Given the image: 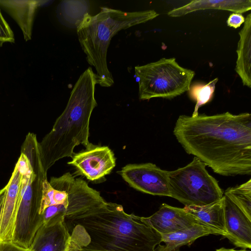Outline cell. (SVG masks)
<instances>
[{"instance_id":"obj_1","label":"cell","mask_w":251,"mask_h":251,"mask_svg":"<svg viewBox=\"0 0 251 251\" xmlns=\"http://www.w3.org/2000/svg\"><path fill=\"white\" fill-rule=\"evenodd\" d=\"M173 133L185 151L224 176L251 175V114L180 115Z\"/></svg>"},{"instance_id":"obj_2","label":"cell","mask_w":251,"mask_h":251,"mask_svg":"<svg viewBox=\"0 0 251 251\" xmlns=\"http://www.w3.org/2000/svg\"><path fill=\"white\" fill-rule=\"evenodd\" d=\"M81 251H155L161 234L121 204H104L65 220Z\"/></svg>"},{"instance_id":"obj_3","label":"cell","mask_w":251,"mask_h":251,"mask_svg":"<svg viewBox=\"0 0 251 251\" xmlns=\"http://www.w3.org/2000/svg\"><path fill=\"white\" fill-rule=\"evenodd\" d=\"M96 84V75L89 67L75 82L66 108L51 131L39 143L46 172L58 160L72 157L76 146L86 147L90 143V119L97 105L95 97Z\"/></svg>"},{"instance_id":"obj_4","label":"cell","mask_w":251,"mask_h":251,"mask_svg":"<svg viewBox=\"0 0 251 251\" xmlns=\"http://www.w3.org/2000/svg\"><path fill=\"white\" fill-rule=\"evenodd\" d=\"M159 16L154 10L125 12L107 7H100L97 14L85 15L77 26L79 42L87 62L97 72V83L110 87L114 79L107 64V52L112 38L119 31L144 23Z\"/></svg>"},{"instance_id":"obj_5","label":"cell","mask_w":251,"mask_h":251,"mask_svg":"<svg viewBox=\"0 0 251 251\" xmlns=\"http://www.w3.org/2000/svg\"><path fill=\"white\" fill-rule=\"evenodd\" d=\"M22 174L20 186L19 205L15 219L12 242L29 249L35 235L43 224L40 213L42 183L47 178L42 166L32 168L26 157L17 162Z\"/></svg>"},{"instance_id":"obj_6","label":"cell","mask_w":251,"mask_h":251,"mask_svg":"<svg viewBox=\"0 0 251 251\" xmlns=\"http://www.w3.org/2000/svg\"><path fill=\"white\" fill-rule=\"evenodd\" d=\"M138 78L141 100L161 98L172 99L188 91L194 71L181 67L175 58L159 60L134 68Z\"/></svg>"},{"instance_id":"obj_7","label":"cell","mask_w":251,"mask_h":251,"mask_svg":"<svg viewBox=\"0 0 251 251\" xmlns=\"http://www.w3.org/2000/svg\"><path fill=\"white\" fill-rule=\"evenodd\" d=\"M196 157L185 166L169 171L170 197L185 205L202 206L217 201L224 196L217 180Z\"/></svg>"},{"instance_id":"obj_8","label":"cell","mask_w":251,"mask_h":251,"mask_svg":"<svg viewBox=\"0 0 251 251\" xmlns=\"http://www.w3.org/2000/svg\"><path fill=\"white\" fill-rule=\"evenodd\" d=\"M134 189L154 196L170 197L168 173L151 163L129 164L118 172Z\"/></svg>"},{"instance_id":"obj_9","label":"cell","mask_w":251,"mask_h":251,"mask_svg":"<svg viewBox=\"0 0 251 251\" xmlns=\"http://www.w3.org/2000/svg\"><path fill=\"white\" fill-rule=\"evenodd\" d=\"M68 164L91 181L99 180L109 174L116 165L113 152L107 146L89 143L85 149L74 153Z\"/></svg>"},{"instance_id":"obj_10","label":"cell","mask_w":251,"mask_h":251,"mask_svg":"<svg viewBox=\"0 0 251 251\" xmlns=\"http://www.w3.org/2000/svg\"><path fill=\"white\" fill-rule=\"evenodd\" d=\"M141 218L145 223L161 234L174 232L196 225H206L184 208L174 207L166 203H162L151 216Z\"/></svg>"},{"instance_id":"obj_11","label":"cell","mask_w":251,"mask_h":251,"mask_svg":"<svg viewBox=\"0 0 251 251\" xmlns=\"http://www.w3.org/2000/svg\"><path fill=\"white\" fill-rule=\"evenodd\" d=\"M70 234L64 215L60 214L44 223L37 231L31 251H67Z\"/></svg>"},{"instance_id":"obj_12","label":"cell","mask_w":251,"mask_h":251,"mask_svg":"<svg viewBox=\"0 0 251 251\" xmlns=\"http://www.w3.org/2000/svg\"><path fill=\"white\" fill-rule=\"evenodd\" d=\"M225 221L227 238L234 246L251 248V219L226 196L224 195Z\"/></svg>"},{"instance_id":"obj_13","label":"cell","mask_w":251,"mask_h":251,"mask_svg":"<svg viewBox=\"0 0 251 251\" xmlns=\"http://www.w3.org/2000/svg\"><path fill=\"white\" fill-rule=\"evenodd\" d=\"M21 176L20 169L16 163L11 176L5 186L6 191L0 230V241L12 242L19 205Z\"/></svg>"},{"instance_id":"obj_14","label":"cell","mask_w":251,"mask_h":251,"mask_svg":"<svg viewBox=\"0 0 251 251\" xmlns=\"http://www.w3.org/2000/svg\"><path fill=\"white\" fill-rule=\"evenodd\" d=\"M209 234L224 236L222 232L209 226L196 225L174 232L161 234L162 242L165 244L158 245L155 251H180L181 246L192 244L198 238Z\"/></svg>"},{"instance_id":"obj_15","label":"cell","mask_w":251,"mask_h":251,"mask_svg":"<svg viewBox=\"0 0 251 251\" xmlns=\"http://www.w3.org/2000/svg\"><path fill=\"white\" fill-rule=\"evenodd\" d=\"M44 1L0 0L1 5L16 21L25 41L31 39L33 23L36 10Z\"/></svg>"},{"instance_id":"obj_16","label":"cell","mask_w":251,"mask_h":251,"mask_svg":"<svg viewBox=\"0 0 251 251\" xmlns=\"http://www.w3.org/2000/svg\"><path fill=\"white\" fill-rule=\"evenodd\" d=\"M251 9V0H194L168 13L172 17H178L198 10L219 9L227 10L236 13H243Z\"/></svg>"},{"instance_id":"obj_17","label":"cell","mask_w":251,"mask_h":251,"mask_svg":"<svg viewBox=\"0 0 251 251\" xmlns=\"http://www.w3.org/2000/svg\"><path fill=\"white\" fill-rule=\"evenodd\" d=\"M235 71L245 86L251 87V14L245 19L243 28L239 32Z\"/></svg>"},{"instance_id":"obj_18","label":"cell","mask_w":251,"mask_h":251,"mask_svg":"<svg viewBox=\"0 0 251 251\" xmlns=\"http://www.w3.org/2000/svg\"><path fill=\"white\" fill-rule=\"evenodd\" d=\"M185 210L206 225L226 234L225 221L224 197L208 204L185 205Z\"/></svg>"},{"instance_id":"obj_19","label":"cell","mask_w":251,"mask_h":251,"mask_svg":"<svg viewBox=\"0 0 251 251\" xmlns=\"http://www.w3.org/2000/svg\"><path fill=\"white\" fill-rule=\"evenodd\" d=\"M224 195L228 197L251 219V179L240 185L229 187Z\"/></svg>"},{"instance_id":"obj_20","label":"cell","mask_w":251,"mask_h":251,"mask_svg":"<svg viewBox=\"0 0 251 251\" xmlns=\"http://www.w3.org/2000/svg\"><path fill=\"white\" fill-rule=\"evenodd\" d=\"M218 80V78H216L206 84L195 83L190 85L188 91L189 95L192 100L196 101L194 111L192 116L198 115L199 108L211 100Z\"/></svg>"},{"instance_id":"obj_21","label":"cell","mask_w":251,"mask_h":251,"mask_svg":"<svg viewBox=\"0 0 251 251\" xmlns=\"http://www.w3.org/2000/svg\"><path fill=\"white\" fill-rule=\"evenodd\" d=\"M14 41V33L4 18L0 9V45L5 42L13 43Z\"/></svg>"},{"instance_id":"obj_22","label":"cell","mask_w":251,"mask_h":251,"mask_svg":"<svg viewBox=\"0 0 251 251\" xmlns=\"http://www.w3.org/2000/svg\"><path fill=\"white\" fill-rule=\"evenodd\" d=\"M244 17L240 13L231 14L226 21L227 25L234 28H237L245 22Z\"/></svg>"},{"instance_id":"obj_23","label":"cell","mask_w":251,"mask_h":251,"mask_svg":"<svg viewBox=\"0 0 251 251\" xmlns=\"http://www.w3.org/2000/svg\"><path fill=\"white\" fill-rule=\"evenodd\" d=\"M0 251H31L29 249L21 248L12 242L0 241Z\"/></svg>"},{"instance_id":"obj_24","label":"cell","mask_w":251,"mask_h":251,"mask_svg":"<svg viewBox=\"0 0 251 251\" xmlns=\"http://www.w3.org/2000/svg\"><path fill=\"white\" fill-rule=\"evenodd\" d=\"M6 191V189L5 186L0 190V230L2 218Z\"/></svg>"},{"instance_id":"obj_25","label":"cell","mask_w":251,"mask_h":251,"mask_svg":"<svg viewBox=\"0 0 251 251\" xmlns=\"http://www.w3.org/2000/svg\"><path fill=\"white\" fill-rule=\"evenodd\" d=\"M67 251H81L78 243L70 236Z\"/></svg>"},{"instance_id":"obj_26","label":"cell","mask_w":251,"mask_h":251,"mask_svg":"<svg viewBox=\"0 0 251 251\" xmlns=\"http://www.w3.org/2000/svg\"><path fill=\"white\" fill-rule=\"evenodd\" d=\"M215 251H247L246 250H236L234 249H226L224 247L221 248L220 249H217Z\"/></svg>"}]
</instances>
